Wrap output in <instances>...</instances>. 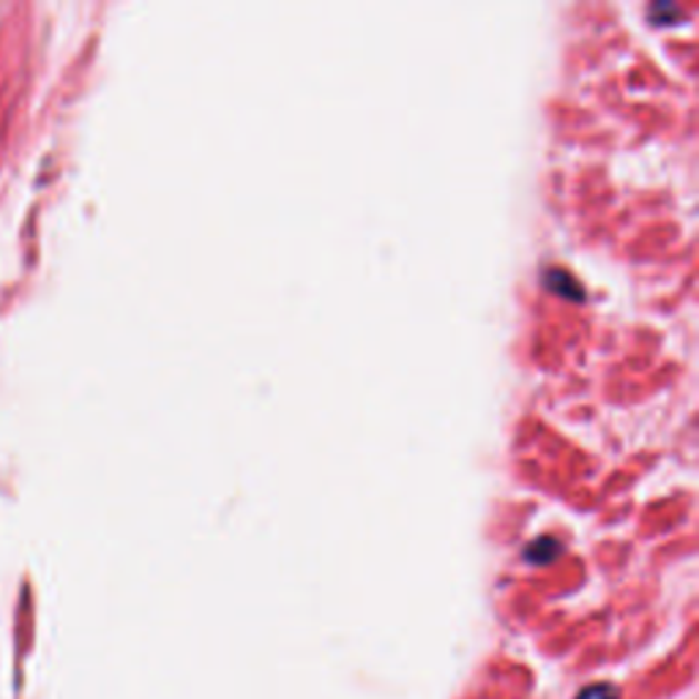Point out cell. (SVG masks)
Here are the masks:
<instances>
[{
	"label": "cell",
	"instance_id": "cell-1",
	"mask_svg": "<svg viewBox=\"0 0 699 699\" xmlns=\"http://www.w3.org/2000/svg\"><path fill=\"white\" fill-rule=\"evenodd\" d=\"M558 552H560V543L555 541V539H539V541H533L528 547V558L533 560V563H543V560H552Z\"/></svg>",
	"mask_w": 699,
	"mask_h": 699
},
{
	"label": "cell",
	"instance_id": "cell-2",
	"mask_svg": "<svg viewBox=\"0 0 699 699\" xmlns=\"http://www.w3.org/2000/svg\"><path fill=\"white\" fill-rule=\"evenodd\" d=\"M577 699H618V689L609 683H596V686H588V689H585Z\"/></svg>",
	"mask_w": 699,
	"mask_h": 699
}]
</instances>
